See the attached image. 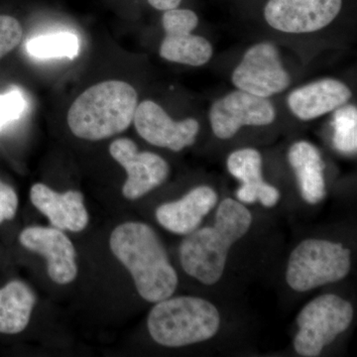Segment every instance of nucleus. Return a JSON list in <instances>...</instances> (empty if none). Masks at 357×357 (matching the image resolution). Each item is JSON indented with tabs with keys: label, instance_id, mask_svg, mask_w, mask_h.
Here are the masks:
<instances>
[{
	"label": "nucleus",
	"instance_id": "2eb2a0df",
	"mask_svg": "<svg viewBox=\"0 0 357 357\" xmlns=\"http://www.w3.org/2000/svg\"><path fill=\"white\" fill-rule=\"evenodd\" d=\"M217 203L218 194L213 188L199 185L182 199L160 206L156 210V218L169 231L187 236L198 229Z\"/></svg>",
	"mask_w": 357,
	"mask_h": 357
},
{
	"label": "nucleus",
	"instance_id": "6e6552de",
	"mask_svg": "<svg viewBox=\"0 0 357 357\" xmlns=\"http://www.w3.org/2000/svg\"><path fill=\"white\" fill-rule=\"evenodd\" d=\"M344 0H267L263 18L270 28L284 34H312L337 20Z\"/></svg>",
	"mask_w": 357,
	"mask_h": 357
},
{
	"label": "nucleus",
	"instance_id": "ddd939ff",
	"mask_svg": "<svg viewBox=\"0 0 357 357\" xmlns=\"http://www.w3.org/2000/svg\"><path fill=\"white\" fill-rule=\"evenodd\" d=\"M349 84L333 77H324L294 89L287 96L291 114L302 121H311L351 102Z\"/></svg>",
	"mask_w": 357,
	"mask_h": 357
},
{
	"label": "nucleus",
	"instance_id": "f3484780",
	"mask_svg": "<svg viewBox=\"0 0 357 357\" xmlns=\"http://www.w3.org/2000/svg\"><path fill=\"white\" fill-rule=\"evenodd\" d=\"M287 156L303 199L311 204L323 201L326 194L325 165L318 148L309 141H297L289 148Z\"/></svg>",
	"mask_w": 357,
	"mask_h": 357
},
{
	"label": "nucleus",
	"instance_id": "a211bd4d",
	"mask_svg": "<svg viewBox=\"0 0 357 357\" xmlns=\"http://www.w3.org/2000/svg\"><path fill=\"white\" fill-rule=\"evenodd\" d=\"M36 298L20 281H11L0 289V333L16 335L28 326Z\"/></svg>",
	"mask_w": 357,
	"mask_h": 357
},
{
	"label": "nucleus",
	"instance_id": "9d476101",
	"mask_svg": "<svg viewBox=\"0 0 357 357\" xmlns=\"http://www.w3.org/2000/svg\"><path fill=\"white\" fill-rule=\"evenodd\" d=\"M133 123L137 133L148 143L174 152L192 146L201 129L194 117L174 121L161 105L150 100L138 103Z\"/></svg>",
	"mask_w": 357,
	"mask_h": 357
},
{
	"label": "nucleus",
	"instance_id": "dca6fc26",
	"mask_svg": "<svg viewBox=\"0 0 357 357\" xmlns=\"http://www.w3.org/2000/svg\"><path fill=\"white\" fill-rule=\"evenodd\" d=\"M229 172L241 182L236 197L241 203L259 201L267 208L278 203L280 192L265 182L262 176V157L255 148H243L229 155L227 161Z\"/></svg>",
	"mask_w": 357,
	"mask_h": 357
},
{
	"label": "nucleus",
	"instance_id": "b1692460",
	"mask_svg": "<svg viewBox=\"0 0 357 357\" xmlns=\"http://www.w3.org/2000/svg\"><path fill=\"white\" fill-rule=\"evenodd\" d=\"M25 107L26 100L20 91L14 89L0 96V129L20 119Z\"/></svg>",
	"mask_w": 357,
	"mask_h": 357
},
{
	"label": "nucleus",
	"instance_id": "412c9836",
	"mask_svg": "<svg viewBox=\"0 0 357 357\" xmlns=\"http://www.w3.org/2000/svg\"><path fill=\"white\" fill-rule=\"evenodd\" d=\"M333 146L340 153H356L357 107L354 105H342L333 112L332 121Z\"/></svg>",
	"mask_w": 357,
	"mask_h": 357
},
{
	"label": "nucleus",
	"instance_id": "393cba45",
	"mask_svg": "<svg viewBox=\"0 0 357 357\" xmlns=\"http://www.w3.org/2000/svg\"><path fill=\"white\" fill-rule=\"evenodd\" d=\"M18 198L13 187L0 180V223L15 217Z\"/></svg>",
	"mask_w": 357,
	"mask_h": 357
},
{
	"label": "nucleus",
	"instance_id": "4468645a",
	"mask_svg": "<svg viewBox=\"0 0 357 357\" xmlns=\"http://www.w3.org/2000/svg\"><path fill=\"white\" fill-rule=\"evenodd\" d=\"M30 199L56 229L79 232L88 225L89 215L82 192L73 190L57 192L38 183L32 185Z\"/></svg>",
	"mask_w": 357,
	"mask_h": 357
},
{
	"label": "nucleus",
	"instance_id": "f03ea898",
	"mask_svg": "<svg viewBox=\"0 0 357 357\" xmlns=\"http://www.w3.org/2000/svg\"><path fill=\"white\" fill-rule=\"evenodd\" d=\"M252 215L243 204L223 199L215 213L213 227L194 230L180 246V259L185 273L204 285H213L222 278L232 244L245 236Z\"/></svg>",
	"mask_w": 357,
	"mask_h": 357
},
{
	"label": "nucleus",
	"instance_id": "39448f33",
	"mask_svg": "<svg viewBox=\"0 0 357 357\" xmlns=\"http://www.w3.org/2000/svg\"><path fill=\"white\" fill-rule=\"evenodd\" d=\"M351 253L342 243L319 239L302 241L289 258L286 279L298 292L333 283L347 276Z\"/></svg>",
	"mask_w": 357,
	"mask_h": 357
},
{
	"label": "nucleus",
	"instance_id": "a878e982",
	"mask_svg": "<svg viewBox=\"0 0 357 357\" xmlns=\"http://www.w3.org/2000/svg\"><path fill=\"white\" fill-rule=\"evenodd\" d=\"M183 0H147L150 6L159 11L169 10V9L176 8L182 3Z\"/></svg>",
	"mask_w": 357,
	"mask_h": 357
},
{
	"label": "nucleus",
	"instance_id": "4be33fe9",
	"mask_svg": "<svg viewBox=\"0 0 357 357\" xmlns=\"http://www.w3.org/2000/svg\"><path fill=\"white\" fill-rule=\"evenodd\" d=\"M199 23L198 14L189 8L169 9L163 11L162 26L166 35L185 34L192 33Z\"/></svg>",
	"mask_w": 357,
	"mask_h": 357
},
{
	"label": "nucleus",
	"instance_id": "f8f14e48",
	"mask_svg": "<svg viewBox=\"0 0 357 357\" xmlns=\"http://www.w3.org/2000/svg\"><path fill=\"white\" fill-rule=\"evenodd\" d=\"M20 241L28 250L45 257L49 277L55 283L66 285L76 279V250L62 230L56 227H27L21 232Z\"/></svg>",
	"mask_w": 357,
	"mask_h": 357
},
{
	"label": "nucleus",
	"instance_id": "423d86ee",
	"mask_svg": "<svg viewBox=\"0 0 357 357\" xmlns=\"http://www.w3.org/2000/svg\"><path fill=\"white\" fill-rule=\"evenodd\" d=\"M352 318L351 303L337 295L326 294L311 301L297 318L300 331L294 340L296 352L304 357L319 356L326 345L349 328Z\"/></svg>",
	"mask_w": 357,
	"mask_h": 357
},
{
	"label": "nucleus",
	"instance_id": "6ab92c4d",
	"mask_svg": "<svg viewBox=\"0 0 357 357\" xmlns=\"http://www.w3.org/2000/svg\"><path fill=\"white\" fill-rule=\"evenodd\" d=\"M162 59L175 64L203 67L213 56V47L210 40L194 33L165 35L160 45Z\"/></svg>",
	"mask_w": 357,
	"mask_h": 357
},
{
	"label": "nucleus",
	"instance_id": "f257e3e1",
	"mask_svg": "<svg viewBox=\"0 0 357 357\" xmlns=\"http://www.w3.org/2000/svg\"><path fill=\"white\" fill-rule=\"evenodd\" d=\"M110 248L130 272L137 292L150 303L171 297L178 276L156 232L142 222H126L112 231Z\"/></svg>",
	"mask_w": 357,
	"mask_h": 357
},
{
	"label": "nucleus",
	"instance_id": "aec40b11",
	"mask_svg": "<svg viewBox=\"0 0 357 357\" xmlns=\"http://www.w3.org/2000/svg\"><path fill=\"white\" fill-rule=\"evenodd\" d=\"M26 49L35 58L74 59L79 54V42L74 33H54L30 40Z\"/></svg>",
	"mask_w": 357,
	"mask_h": 357
},
{
	"label": "nucleus",
	"instance_id": "20e7f679",
	"mask_svg": "<svg viewBox=\"0 0 357 357\" xmlns=\"http://www.w3.org/2000/svg\"><path fill=\"white\" fill-rule=\"evenodd\" d=\"M220 325V312L198 297L167 298L155 305L148 317V330L157 344L181 347L210 340Z\"/></svg>",
	"mask_w": 357,
	"mask_h": 357
},
{
	"label": "nucleus",
	"instance_id": "9b49d317",
	"mask_svg": "<svg viewBox=\"0 0 357 357\" xmlns=\"http://www.w3.org/2000/svg\"><path fill=\"white\" fill-rule=\"evenodd\" d=\"M112 158L126 169L128 180L122 194L128 199H137L163 184L170 174V167L159 155L139 151L135 142L119 138L110 144Z\"/></svg>",
	"mask_w": 357,
	"mask_h": 357
},
{
	"label": "nucleus",
	"instance_id": "0eeeda50",
	"mask_svg": "<svg viewBox=\"0 0 357 357\" xmlns=\"http://www.w3.org/2000/svg\"><path fill=\"white\" fill-rule=\"evenodd\" d=\"M234 88L261 98L280 95L292 83L280 50L270 41L249 47L231 74Z\"/></svg>",
	"mask_w": 357,
	"mask_h": 357
},
{
	"label": "nucleus",
	"instance_id": "7ed1b4c3",
	"mask_svg": "<svg viewBox=\"0 0 357 357\" xmlns=\"http://www.w3.org/2000/svg\"><path fill=\"white\" fill-rule=\"evenodd\" d=\"M138 105L134 86L119 79L93 84L76 98L68 112L70 130L77 137L100 141L126 131Z\"/></svg>",
	"mask_w": 357,
	"mask_h": 357
},
{
	"label": "nucleus",
	"instance_id": "1a4fd4ad",
	"mask_svg": "<svg viewBox=\"0 0 357 357\" xmlns=\"http://www.w3.org/2000/svg\"><path fill=\"white\" fill-rule=\"evenodd\" d=\"M277 110L270 98L234 89L218 98L208 112L211 130L218 139L234 137L246 126H268L276 121Z\"/></svg>",
	"mask_w": 357,
	"mask_h": 357
},
{
	"label": "nucleus",
	"instance_id": "5701e85b",
	"mask_svg": "<svg viewBox=\"0 0 357 357\" xmlns=\"http://www.w3.org/2000/svg\"><path fill=\"white\" fill-rule=\"evenodd\" d=\"M23 29L13 16L0 15V60L20 44Z\"/></svg>",
	"mask_w": 357,
	"mask_h": 357
}]
</instances>
